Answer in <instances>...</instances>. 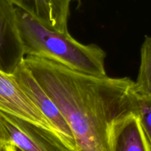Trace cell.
I'll list each match as a JSON object with an SVG mask.
<instances>
[{
    "label": "cell",
    "mask_w": 151,
    "mask_h": 151,
    "mask_svg": "<svg viewBox=\"0 0 151 151\" xmlns=\"http://www.w3.org/2000/svg\"><path fill=\"white\" fill-rule=\"evenodd\" d=\"M23 63L54 102L70 128L77 151H111L113 124L138 115L134 81L84 75L34 56Z\"/></svg>",
    "instance_id": "1"
},
{
    "label": "cell",
    "mask_w": 151,
    "mask_h": 151,
    "mask_svg": "<svg viewBox=\"0 0 151 151\" xmlns=\"http://www.w3.org/2000/svg\"><path fill=\"white\" fill-rule=\"evenodd\" d=\"M16 14L25 56L47 59L84 75L107 76L106 53L99 46L81 44L69 32L50 29L18 7Z\"/></svg>",
    "instance_id": "2"
},
{
    "label": "cell",
    "mask_w": 151,
    "mask_h": 151,
    "mask_svg": "<svg viewBox=\"0 0 151 151\" xmlns=\"http://www.w3.org/2000/svg\"><path fill=\"white\" fill-rule=\"evenodd\" d=\"M7 142L22 151H73L53 131L0 111Z\"/></svg>",
    "instance_id": "3"
},
{
    "label": "cell",
    "mask_w": 151,
    "mask_h": 151,
    "mask_svg": "<svg viewBox=\"0 0 151 151\" xmlns=\"http://www.w3.org/2000/svg\"><path fill=\"white\" fill-rule=\"evenodd\" d=\"M13 76L26 95L50 122L64 142L73 151H77L73 134L63 115L23 62L18 66Z\"/></svg>",
    "instance_id": "4"
},
{
    "label": "cell",
    "mask_w": 151,
    "mask_h": 151,
    "mask_svg": "<svg viewBox=\"0 0 151 151\" xmlns=\"http://www.w3.org/2000/svg\"><path fill=\"white\" fill-rule=\"evenodd\" d=\"M25 57L16 7L10 0H0V70L13 75Z\"/></svg>",
    "instance_id": "5"
},
{
    "label": "cell",
    "mask_w": 151,
    "mask_h": 151,
    "mask_svg": "<svg viewBox=\"0 0 151 151\" xmlns=\"http://www.w3.org/2000/svg\"><path fill=\"white\" fill-rule=\"evenodd\" d=\"M0 111L56 133L50 122L24 92L13 75H8L1 70Z\"/></svg>",
    "instance_id": "6"
},
{
    "label": "cell",
    "mask_w": 151,
    "mask_h": 151,
    "mask_svg": "<svg viewBox=\"0 0 151 151\" xmlns=\"http://www.w3.org/2000/svg\"><path fill=\"white\" fill-rule=\"evenodd\" d=\"M15 7L58 32L68 30V19L71 0H10Z\"/></svg>",
    "instance_id": "7"
},
{
    "label": "cell",
    "mask_w": 151,
    "mask_h": 151,
    "mask_svg": "<svg viewBox=\"0 0 151 151\" xmlns=\"http://www.w3.org/2000/svg\"><path fill=\"white\" fill-rule=\"evenodd\" d=\"M111 151H151V145L137 114L117 120L111 129Z\"/></svg>",
    "instance_id": "8"
},
{
    "label": "cell",
    "mask_w": 151,
    "mask_h": 151,
    "mask_svg": "<svg viewBox=\"0 0 151 151\" xmlns=\"http://www.w3.org/2000/svg\"><path fill=\"white\" fill-rule=\"evenodd\" d=\"M136 94L151 97V36H145L141 47V62L134 83Z\"/></svg>",
    "instance_id": "9"
},
{
    "label": "cell",
    "mask_w": 151,
    "mask_h": 151,
    "mask_svg": "<svg viewBox=\"0 0 151 151\" xmlns=\"http://www.w3.org/2000/svg\"><path fill=\"white\" fill-rule=\"evenodd\" d=\"M136 96L138 106V116L142 128L151 145V97L136 93Z\"/></svg>",
    "instance_id": "10"
},
{
    "label": "cell",
    "mask_w": 151,
    "mask_h": 151,
    "mask_svg": "<svg viewBox=\"0 0 151 151\" xmlns=\"http://www.w3.org/2000/svg\"><path fill=\"white\" fill-rule=\"evenodd\" d=\"M0 151H14V146L8 142H3L0 145Z\"/></svg>",
    "instance_id": "11"
},
{
    "label": "cell",
    "mask_w": 151,
    "mask_h": 151,
    "mask_svg": "<svg viewBox=\"0 0 151 151\" xmlns=\"http://www.w3.org/2000/svg\"><path fill=\"white\" fill-rule=\"evenodd\" d=\"M3 142H6L5 136H4V131H3L2 128H1V125H0V145L2 144Z\"/></svg>",
    "instance_id": "12"
},
{
    "label": "cell",
    "mask_w": 151,
    "mask_h": 151,
    "mask_svg": "<svg viewBox=\"0 0 151 151\" xmlns=\"http://www.w3.org/2000/svg\"><path fill=\"white\" fill-rule=\"evenodd\" d=\"M14 151H22V150H20L19 148H18V147H15V146H14Z\"/></svg>",
    "instance_id": "13"
}]
</instances>
